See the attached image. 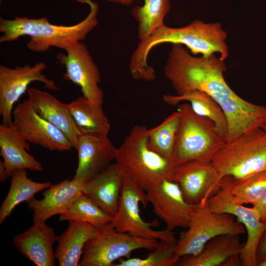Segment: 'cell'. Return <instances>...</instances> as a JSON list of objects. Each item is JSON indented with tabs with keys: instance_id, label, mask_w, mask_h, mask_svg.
<instances>
[{
	"instance_id": "cell-1",
	"label": "cell",
	"mask_w": 266,
	"mask_h": 266,
	"mask_svg": "<svg viewBox=\"0 0 266 266\" xmlns=\"http://www.w3.org/2000/svg\"><path fill=\"white\" fill-rule=\"evenodd\" d=\"M224 61L215 54L192 56L182 44H172L164 73L180 95L200 90L214 99L228 122L226 143L241 134L266 125V106L255 104L238 96L227 83Z\"/></svg>"
},
{
	"instance_id": "cell-2",
	"label": "cell",
	"mask_w": 266,
	"mask_h": 266,
	"mask_svg": "<svg viewBox=\"0 0 266 266\" xmlns=\"http://www.w3.org/2000/svg\"><path fill=\"white\" fill-rule=\"evenodd\" d=\"M227 33L219 23H205L195 20L187 26L174 28L165 25L153 32L146 39L139 41L133 53L129 70L136 80L151 81L156 78L154 68L147 62L151 50L164 43L184 45L196 55L204 56L218 53L224 61L229 56L225 42Z\"/></svg>"
},
{
	"instance_id": "cell-3",
	"label": "cell",
	"mask_w": 266,
	"mask_h": 266,
	"mask_svg": "<svg viewBox=\"0 0 266 266\" xmlns=\"http://www.w3.org/2000/svg\"><path fill=\"white\" fill-rule=\"evenodd\" d=\"M90 10L82 21L73 25L52 24L46 17L30 18L15 16L13 19H0V42H10L27 35L30 39L26 46L34 52H44L51 47L64 50L69 45L85 39L98 24L99 5L91 0H84Z\"/></svg>"
},
{
	"instance_id": "cell-4",
	"label": "cell",
	"mask_w": 266,
	"mask_h": 266,
	"mask_svg": "<svg viewBox=\"0 0 266 266\" xmlns=\"http://www.w3.org/2000/svg\"><path fill=\"white\" fill-rule=\"evenodd\" d=\"M147 129L144 126H134L116 149L115 160L125 176L145 192L168 179L174 167L149 148Z\"/></svg>"
},
{
	"instance_id": "cell-5",
	"label": "cell",
	"mask_w": 266,
	"mask_h": 266,
	"mask_svg": "<svg viewBox=\"0 0 266 266\" xmlns=\"http://www.w3.org/2000/svg\"><path fill=\"white\" fill-rule=\"evenodd\" d=\"M180 122L171 160L175 166L192 160L211 162L226 144L225 139L210 119L200 116L190 104L178 105Z\"/></svg>"
},
{
	"instance_id": "cell-6",
	"label": "cell",
	"mask_w": 266,
	"mask_h": 266,
	"mask_svg": "<svg viewBox=\"0 0 266 266\" xmlns=\"http://www.w3.org/2000/svg\"><path fill=\"white\" fill-rule=\"evenodd\" d=\"M220 180L225 176L242 179L266 169V131L257 128L241 134L213 157Z\"/></svg>"
},
{
	"instance_id": "cell-7",
	"label": "cell",
	"mask_w": 266,
	"mask_h": 266,
	"mask_svg": "<svg viewBox=\"0 0 266 266\" xmlns=\"http://www.w3.org/2000/svg\"><path fill=\"white\" fill-rule=\"evenodd\" d=\"M234 217L213 211L206 203L196 205L188 227L181 233L177 240L176 255L180 258L196 255L207 242L216 236L245 233L243 225Z\"/></svg>"
},
{
	"instance_id": "cell-8",
	"label": "cell",
	"mask_w": 266,
	"mask_h": 266,
	"mask_svg": "<svg viewBox=\"0 0 266 266\" xmlns=\"http://www.w3.org/2000/svg\"><path fill=\"white\" fill-rule=\"evenodd\" d=\"M139 203L144 207L147 206L148 202L146 192L125 176L117 211L109 226L135 236L176 243L177 239L173 231L153 229L159 226L157 219L149 222L143 220L140 214Z\"/></svg>"
},
{
	"instance_id": "cell-9",
	"label": "cell",
	"mask_w": 266,
	"mask_h": 266,
	"mask_svg": "<svg viewBox=\"0 0 266 266\" xmlns=\"http://www.w3.org/2000/svg\"><path fill=\"white\" fill-rule=\"evenodd\" d=\"M159 242L157 239L135 236L108 226L87 242L78 266H112L117 260L130 258L134 250H152Z\"/></svg>"
},
{
	"instance_id": "cell-10",
	"label": "cell",
	"mask_w": 266,
	"mask_h": 266,
	"mask_svg": "<svg viewBox=\"0 0 266 266\" xmlns=\"http://www.w3.org/2000/svg\"><path fill=\"white\" fill-rule=\"evenodd\" d=\"M46 67V64L42 62L33 66L26 65L14 68L0 66V115L2 124H12L14 105L32 82L42 83L50 90H59L54 81L43 73Z\"/></svg>"
},
{
	"instance_id": "cell-11",
	"label": "cell",
	"mask_w": 266,
	"mask_h": 266,
	"mask_svg": "<svg viewBox=\"0 0 266 266\" xmlns=\"http://www.w3.org/2000/svg\"><path fill=\"white\" fill-rule=\"evenodd\" d=\"M64 50L66 54L60 53L56 57L66 68L64 79L79 86L83 96L92 103L102 106L104 96L99 86L100 72L86 45L80 41Z\"/></svg>"
},
{
	"instance_id": "cell-12",
	"label": "cell",
	"mask_w": 266,
	"mask_h": 266,
	"mask_svg": "<svg viewBox=\"0 0 266 266\" xmlns=\"http://www.w3.org/2000/svg\"><path fill=\"white\" fill-rule=\"evenodd\" d=\"M12 125L26 141L52 150L66 151L72 148L66 135L40 116L28 99L18 103L12 112Z\"/></svg>"
},
{
	"instance_id": "cell-13",
	"label": "cell",
	"mask_w": 266,
	"mask_h": 266,
	"mask_svg": "<svg viewBox=\"0 0 266 266\" xmlns=\"http://www.w3.org/2000/svg\"><path fill=\"white\" fill-rule=\"evenodd\" d=\"M168 179L178 184L186 200L194 205L205 204L218 190L220 180L211 162L198 160L175 166Z\"/></svg>"
},
{
	"instance_id": "cell-14",
	"label": "cell",
	"mask_w": 266,
	"mask_h": 266,
	"mask_svg": "<svg viewBox=\"0 0 266 266\" xmlns=\"http://www.w3.org/2000/svg\"><path fill=\"white\" fill-rule=\"evenodd\" d=\"M206 204L213 211L227 213L236 217L245 228L247 237L239 254L242 266L258 265L257 251L266 223L262 221L252 207L233 201L227 194L219 189L207 200Z\"/></svg>"
},
{
	"instance_id": "cell-15",
	"label": "cell",
	"mask_w": 266,
	"mask_h": 266,
	"mask_svg": "<svg viewBox=\"0 0 266 266\" xmlns=\"http://www.w3.org/2000/svg\"><path fill=\"white\" fill-rule=\"evenodd\" d=\"M146 194L153 212L165 222L166 229L188 227L195 205L186 200L177 183L165 179Z\"/></svg>"
},
{
	"instance_id": "cell-16",
	"label": "cell",
	"mask_w": 266,
	"mask_h": 266,
	"mask_svg": "<svg viewBox=\"0 0 266 266\" xmlns=\"http://www.w3.org/2000/svg\"><path fill=\"white\" fill-rule=\"evenodd\" d=\"M116 149L107 135L81 134L76 149L78 166L72 179L86 183L104 171L115 160Z\"/></svg>"
},
{
	"instance_id": "cell-17",
	"label": "cell",
	"mask_w": 266,
	"mask_h": 266,
	"mask_svg": "<svg viewBox=\"0 0 266 266\" xmlns=\"http://www.w3.org/2000/svg\"><path fill=\"white\" fill-rule=\"evenodd\" d=\"M85 184L73 179H67L45 190L41 200L33 197L28 200V207L33 211V223L45 222L53 216L64 212L83 193Z\"/></svg>"
},
{
	"instance_id": "cell-18",
	"label": "cell",
	"mask_w": 266,
	"mask_h": 266,
	"mask_svg": "<svg viewBox=\"0 0 266 266\" xmlns=\"http://www.w3.org/2000/svg\"><path fill=\"white\" fill-rule=\"evenodd\" d=\"M28 100L34 110L43 118L61 130L76 150L82 134L69 111L64 104L48 92L31 88L28 89Z\"/></svg>"
},
{
	"instance_id": "cell-19",
	"label": "cell",
	"mask_w": 266,
	"mask_h": 266,
	"mask_svg": "<svg viewBox=\"0 0 266 266\" xmlns=\"http://www.w3.org/2000/svg\"><path fill=\"white\" fill-rule=\"evenodd\" d=\"M57 237L53 228L45 222H39L15 235L13 242L19 252L37 266H53V247Z\"/></svg>"
},
{
	"instance_id": "cell-20",
	"label": "cell",
	"mask_w": 266,
	"mask_h": 266,
	"mask_svg": "<svg viewBox=\"0 0 266 266\" xmlns=\"http://www.w3.org/2000/svg\"><path fill=\"white\" fill-rule=\"evenodd\" d=\"M124 177L115 162L86 182L82 193L113 218L117 211Z\"/></svg>"
},
{
	"instance_id": "cell-21",
	"label": "cell",
	"mask_w": 266,
	"mask_h": 266,
	"mask_svg": "<svg viewBox=\"0 0 266 266\" xmlns=\"http://www.w3.org/2000/svg\"><path fill=\"white\" fill-rule=\"evenodd\" d=\"M30 148L29 142L20 135L12 124L0 125V154L7 178L19 169L43 170L42 164L28 153Z\"/></svg>"
},
{
	"instance_id": "cell-22",
	"label": "cell",
	"mask_w": 266,
	"mask_h": 266,
	"mask_svg": "<svg viewBox=\"0 0 266 266\" xmlns=\"http://www.w3.org/2000/svg\"><path fill=\"white\" fill-rule=\"evenodd\" d=\"M69 222L66 230L57 237L54 254L60 266H78L86 244L100 230L86 222Z\"/></svg>"
},
{
	"instance_id": "cell-23",
	"label": "cell",
	"mask_w": 266,
	"mask_h": 266,
	"mask_svg": "<svg viewBox=\"0 0 266 266\" xmlns=\"http://www.w3.org/2000/svg\"><path fill=\"white\" fill-rule=\"evenodd\" d=\"M237 234H223L206 243L202 250L196 255L180 258L177 266H226L232 257L240 254L244 244Z\"/></svg>"
},
{
	"instance_id": "cell-24",
	"label": "cell",
	"mask_w": 266,
	"mask_h": 266,
	"mask_svg": "<svg viewBox=\"0 0 266 266\" xmlns=\"http://www.w3.org/2000/svg\"><path fill=\"white\" fill-rule=\"evenodd\" d=\"M163 99L166 103L172 106L177 105L183 101H189L192 109L196 114L214 122L226 140L228 131L227 116L220 104L206 93L194 90L180 95L165 94Z\"/></svg>"
},
{
	"instance_id": "cell-25",
	"label": "cell",
	"mask_w": 266,
	"mask_h": 266,
	"mask_svg": "<svg viewBox=\"0 0 266 266\" xmlns=\"http://www.w3.org/2000/svg\"><path fill=\"white\" fill-rule=\"evenodd\" d=\"M66 106L82 134L108 135L110 124L102 106L93 104L83 96Z\"/></svg>"
},
{
	"instance_id": "cell-26",
	"label": "cell",
	"mask_w": 266,
	"mask_h": 266,
	"mask_svg": "<svg viewBox=\"0 0 266 266\" xmlns=\"http://www.w3.org/2000/svg\"><path fill=\"white\" fill-rule=\"evenodd\" d=\"M218 187L234 202L241 204L250 203L253 205L266 192V169L239 179L225 176L220 179Z\"/></svg>"
},
{
	"instance_id": "cell-27",
	"label": "cell",
	"mask_w": 266,
	"mask_h": 266,
	"mask_svg": "<svg viewBox=\"0 0 266 266\" xmlns=\"http://www.w3.org/2000/svg\"><path fill=\"white\" fill-rule=\"evenodd\" d=\"M8 192L0 207V224H2L20 203L27 201L52 184L50 182H37L28 177L26 169H19L13 172Z\"/></svg>"
},
{
	"instance_id": "cell-28",
	"label": "cell",
	"mask_w": 266,
	"mask_h": 266,
	"mask_svg": "<svg viewBox=\"0 0 266 266\" xmlns=\"http://www.w3.org/2000/svg\"><path fill=\"white\" fill-rule=\"evenodd\" d=\"M112 219V216L83 193L59 216L60 221H77L86 222L99 229L109 226Z\"/></svg>"
},
{
	"instance_id": "cell-29",
	"label": "cell",
	"mask_w": 266,
	"mask_h": 266,
	"mask_svg": "<svg viewBox=\"0 0 266 266\" xmlns=\"http://www.w3.org/2000/svg\"><path fill=\"white\" fill-rule=\"evenodd\" d=\"M142 6L136 5L131 11L138 22V38L142 41L155 30L164 25L165 16L169 11V0H144Z\"/></svg>"
},
{
	"instance_id": "cell-30",
	"label": "cell",
	"mask_w": 266,
	"mask_h": 266,
	"mask_svg": "<svg viewBox=\"0 0 266 266\" xmlns=\"http://www.w3.org/2000/svg\"><path fill=\"white\" fill-rule=\"evenodd\" d=\"M179 122L180 113L177 111L170 114L158 126L147 129L149 148L170 162Z\"/></svg>"
},
{
	"instance_id": "cell-31",
	"label": "cell",
	"mask_w": 266,
	"mask_h": 266,
	"mask_svg": "<svg viewBox=\"0 0 266 266\" xmlns=\"http://www.w3.org/2000/svg\"><path fill=\"white\" fill-rule=\"evenodd\" d=\"M176 243L160 241L158 245L143 259H121L115 266H173L180 257L175 254Z\"/></svg>"
},
{
	"instance_id": "cell-32",
	"label": "cell",
	"mask_w": 266,
	"mask_h": 266,
	"mask_svg": "<svg viewBox=\"0 0 266 266\" xmlns=\"http://www.w3.org/2000/svg\"><path fill=\"white\" fill-rule=\"evenodd\" d=\"M265 259H266V222L265 228L257 249V260L258 264Z\"/></svg>"
},
{
	"instance_id": "cell-33",
	"label": "cell",
	"mask_w": 266,
	"mask_h": 266,
	"mask_svg": "<svg viewBox=\"0 0 266 266\" xmlns=\"http://www.w3.org/2000/svg\"><path fill=\"white\" fill-rule=\"evenodd\" d=\"M253 207L258 214L260 218L264 222H266V192L262 199Z\"/></svg>"
},
{
	"instance_id": "cell-34",
	"label": "cell",
	"mask_w": 266,
	"mask_h": 266,
	"mask_svg": "<svg viewBox=\"0 0 266 266\" xmlns=\"http://www.w3.org/2000/svg\"><path fill=\"white\" fill-rule=\"evenodd\" d=\"M6 179L3 163L2 161H0V180L1 182H4Z\"/></svg>"
},
{
	"instance_id": "cell-35",
	"label": "cell",
	"mask_w": 266,
	"mask_h": 266,
	"mask_svg": "<svg viewBox=\"0 0 266 266\" xmlns=\"http://www.w3.org/2000/svg\"><path fill=\"white\" fill-rule=\"evenodd\" d=\"M108 1L120 3L123 5H125L129 6L131 5L133 2L134 0H106Z\"/></svg>"
},
{
	"instance_id": "cell-36",
	"label": "cell",
	"mask_w": 266,
	"mask_h": 266,
	"mask_svg": "<svg viewBox=\"0 0 266 266\" xmlns=\"http://www.w3.org/2000/svg\"><path fill=\"white\" fill-rule=\"evenodd\" d=\"M259 266H266V259L262 261L258 264Z\"/></svg>"
},
{
	"instance_id": "cell-37",
	"label": "cell",
	"mask_w": 266,
	"mask_h": 266,
	"mask_svg": "<svg viewBox=\"0 0 266 266\" xmlns=\"http://www.w3.org/2000/svg\"><path fill=\"white\" fill-rule=\"evenodd\" d=\"M262 128L266 131V125L264 126Z\"/></svg>"
}]
</instances>
